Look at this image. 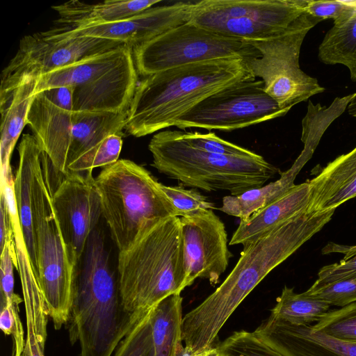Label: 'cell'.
<instances>
[{"mask_svg": "<svg viewBox=\"0 0 356 356\" xmlns=\"http://www.w3.org/2000/svg\"><path fill=\"white\" fill-rule=\"evenodd\" d=\"M334 211L307 208L243 248L220 286L183 317L185 347L196 353L214 346L219 331L241 302L270 272L318 232Z\"/></svg>", "mask_w": 356, "mask_h": 356, "instance_id": "1", "label": "cell"}, {"mask_svg": "<svg viewBox=\"0 0 356 356\" xmlns=\"http://www.w3.org/2000/svg\"><path fill=\"white\" fill-rule=\"evenodd\" d=\"M252 78L241 58L195 63L145 76L138 83L128 108L124 130L143 137L173 127L205 98Z\"/></svg>", "mask_w": 356, "mask_h": 356, "instance_id": "2", "label": "cell"}, {"mask_svg": "<svg viewBox=\"0 0 356 356\" xmlns=\"http://www.w3.org/2000/svg\"><path fill=\"white\" fill-rule=\"evenodd\" d=\"M78 269L68 324L69 338L80 346L79 356H113L141 317L123 305L118 275L100 232L90 236Z\"/></svg>", "mask_w": 356, "mask_h": 356, "instance_id": "3", "label": "cell"}, {"mask_svg": "<svg viewBox=\"0 0 356 356\" xmlns=\"http://www.w3.org/2000/svg\"><path fill=\"white\" fill-rule=\"evenodd\" d=\"M118 277L124 307L136 317L181 293L186 274L179 217L147 222L133 243L119 251Z\"/></svg>", "mask_w": 356, "mask_h": 356, "instance_id": "4", "label": "cell"}, {"mask_svg": "<svg viewBox=\"0 0 356 356\" xmlns=\"http://www.w3.org/2000/svg\"><path fill=\"white\" fill-rule=\"evenodd\" d=\"M152 165L182 185L206 192L226 191L238 195L263 186L280 170L261 155L225 156L192 147L182 131L165 130L154 134L148 145Z\"/></svg>", "mask_w": 356, "mask_h": 356, "instance_id": "5", "label": "cell"}, {"mask_svg": "<svg viewBox=\"0 0 356 356\" xmlns=\"http://www.w3.org/2000/svg\"><path fill=\"white\" fill-rule=\"evenodd\" d=\"M51 168L48 156L42 151L34 171L32 215L38 279L48 316L54 328L59 330L69 320L79 268L65 241L53 204Z\"/></svg>", "mask_w": 356, "mask_h": 356, "instance_id": "6", "label": "cell"}, {"mask_svg": "<svg viewBox=\"0 0 356 356\" xmlns=\"http://www.w3.org/2000/svg\"><path fill=\"white\" fill-rule=\"evenodd\" d=\"M102 216L119 251L127 249L149 220L177 216L161 183L144 167L119 159L95 178Z\"/></svg>", "mask_w": 356, "mask_h": 356, "instance_id": "7", "label": "cell"}, {"mask_svg": "<svg viewBox=\"0 0 356 356\" xmlns=\"http://www.w3.org/2000/svg\"><path fill=\"white\" fill-rule=\"evenodd\" d=\"M322 21L305 12L283 33L265 40L248 41L261 56L245 59L246 65L255 78L261 79L266 92L282 108H291L325 90L299 64L305 38Z\"/></svg>", "mask_w": 356, "mask_h": 356, "instance_id": "8", "label": "cell"}, {"mask_svg": "<svg viewBox=\"0 0 356 356\" xmlns=\"http://www.w3.org/2000/svg\"><path fill=\"white\" fill-rule=\"evenodd\" d=\"M132 51L138 74L143 77L195 63L261 56L245 40L223 36L191 22L136 46Z\"/></svg>", "mask_w": 356, "mask_h": 356, "instance_id": "9", "label": "cell"}, {"mask_svg": "<svg viewBox=\"0 0 356 356\" xmlns=\"http://www.w3.org/2000/svg\"><path fill=\"white\" fill-rule=\"evenodd\" d=\"M307 0H202L189 22L223 36L253 41L286 31L306 12Z\"/></svg>", "mask_w": 356, "mask_h": 356, "instance_id": "10", "label": "cell"}, {"mask_svg": "<svg viewBox=\"0 0 356 356\" xmlns=\"http://www.w3.org/2000/svg\"><path fill=\"white\" fill-rule=\"evenodd\" d=\"M255 78L233 83L205 98L179 118L175 127L230 131L286 115Z\"/></svg>", "mask_w": 356, "mask_h": 356, "instance_id": "11", "label": "cell"}, {"mask_svg": "<svg viewBox=\"0 0 356 356\" xmlns=\"http://www.w3.org/2000/svg\"><path fill=\"white\" fill-rule=\"evenodd\" d=\"M125 44L108 39L75 36L55 38L43 32L24 36L1 74L0 104L27 78L38 79L55 70L102 54Z\"/></svg>", "mask_w": 356, "mask_h": 356, "instance_id": "12", "label": "cell"}, {"mask_svg": "<svg viewBox=\"0 0 356 356\" xmlns=\"http://www.w3.org/2000/svg\"><path fill=\"white\" fill-rule=\"evenodd\" d=\"M53 204L65 241L78 265L102 216L92 172L62 175L54 190Z\"/></svg>", "mask_w": 356, "mask_h": 356, "instance_id": "13", "label": "cell"}, {"mask_svg": "<svg viewBox=\"0 0 356 356\" xmlns=\"http://www.w3.org/2000/svg\"><path fill=\"white\" fill-rule=\"evenodd\" d=\"M183 239L185 288L196 278L219 283L232 256L227 233L220 218L209 209L194 216L180 217Z\"/></svg>", "mask_w": 356, "mask_h": 356, "instance_id": "14", "label": "cell"}, {"mask_svg": "<svg viewBox=\"0 0 356 356\" xmlns=\"http://www.w3.org/2000/svg\"><path fill=\"white\" fill-rule=\"evenodd\" d=\"M193 2L153 6L126 19L80 28L58 27L43 33L51 37L90 36L121 42L132 49L189 22Z\"/></svg>", "mask_w": 356, "mask_h": 356, "instance_id": "15", "label": "cell"}, {"mask_svg": "<svg viewBox=\"0 0 356 356\" xmlns=\"http://www.w3.org/2000/svg\"><path fill=\"white\" fill-rule=\"evenodd\" d=\"M133 51L117 65L85 85L74 88L73 111L122 113L128 110L137 86Z\"/></svg>", "mask_w": 356, "mask_h": 356, "instance_id": "16", "label": "cell"}, {"mask_svg": "<svg viewBox=\"0 0 356 356\" xmlns=\"http://www.w3.org/2000/svg\"><path fill=\"white\" fill-rule=\"evenodd\" d=\"M73 113V110L63 108L38 92L27 117V124L40 148L48 156L54 170L60 175L69 173L67 160Z\"/></svg>", "mask_w": 356, "mask_h": 356, "instance_id": "17", "label": "cell"}, {"mask_svg": "<svg viewBox=\"0 0 356 356\" xmlns=\"http://www.w3.org/2000/svg\"><path fill=\"white\" fill-rule=\"evenodd\" d=\"M254 332L284 356H356V343L314 332L311 325H296L269 316Z\"/></svg>", "mask_w": 356, "mask_h": 356, "instance_id": "18", "label": "cell"}, {"mask_svg": "<svg viewBox=\"0 0 356 356\" xmlns=\"http://www.w3.org/2000/svg\"><path fill=\"white\" fill-rule=\"evenodd\" d=\"M127 111L122 113L74 111L67 160L69 172H92L93 156L105 138L123 135Z\"/></svg>", "mask_w": 356, "mask_h": 356, "instance_id": "19", "label": "cell"}, {"mask_svg": "<svg viewBox=\"0 0 356 356\" xmlns=\"http://www.w3.org/2000/svg\"><path fill=\"white\" fill-rule=\"evenodd\" d=\"M310 199L309 181L295 185L284 195L257 210L248 218L240 220L229 244H241L243 248H247L307 209Z\"/></svg>", "mask_w": 356, "mask_h": 356, "instance_id": "20", "label": "cell"}, {"mask_svg": "<svg viewBox=\"0 0 356 356\" xmlns=\"http://www.w3.org/2000/svg\"><path fill=\"white\" fill-rule=\"evenodd\" d=\"M309 183L310 210L336 209L356 197V146L330 162Z\"/></svg>", "mask_w": 356, "mask_h": 356, "instance_id": "21", "label": "cell"}, {"mask_svg": "<svg viewBox=\"0 0 356 356\" xmlns=\"http://www.w3.org/2000/svg\"><path fill=\"white\" fill-rule=\"evenodd\" d=\"M33 135L25 134L18 145L19 163L14 193L23 239L38 277L36 245L33 225L32 186L35 165L41 154Z\"/></svg>", "mask_w": 356, "mask_h": 356, "instance_id": "22", "label": "cell"}, {"mask_svg": "<svg viewBox=\"0 0 356 356\" xmlns=\"http://www.w3.org/2000/svg\"><path fill=\"white\" fill-rule=\"evenodd\" d=\"M161 0H109L89 4L71 0L52 6L58 15L56 22L63 27L80 28L118 22L159 3Z\"/></svg>", "mask_w": 356, "mask_h": 356, "instance_id": "23", "label": "cell"}, {"mask_svg": "<svg viewBox=\"0 0 356 356\" xmlns=\"http://www.w3.org/2000/svg\"><path fill=\"white\" fill-rule=\"evenodd\" d=\"M38 79L27 78L0 104L1 113V173L12 170L10 157L22 131L27 124V117L35 95Z\"/></svg>", "mask_w": 356, "mask_h": 356, "instance_id": "24", "label": "cell"}, {"mask_svg": "<svg viewBox=\"0 0 356 356\" xmlns=\"http://www.w3.org/2000/svg\"><path fill=\"white\" fill-rule=\"evenodd\" d=\"M131 50L124 44L42 75L38 78L35 94L53 88H75L90 83L117 65Z\"/></svg>", "mask_w": 356, "mask_h": 356, "instance_id": "25", "label": "cell"}, {"mask_svg": "<svg viewBox=\"0 0 356 356\" xmlns=\"http://www.w3.org/2000/svg\"><path fill=\"white\" fill-rule=\"evenodd\" d=\"M306 163L305 159L298 156L289 169L280 172V177L276 181L238 195L225 196L219 210L240 220L248 218L253 213L291 189L296 185V176Z\"/></svg>", "mask_w": 356, "mask_h": 356, "instance_id": "26", "label": "cell"}, {"mask_svg": "<svg viewBox=\"0 0 356 356\" xmlns=\"http://www.w3.org/2000/svg\"><path fill=\"white\" fill-rule=\"evenodd\" d=\"M182 301L181 293H174L152 308L149 323L154 356H176L184 346Z\"/></svg>", "mask_w": 356, "mask_h": 356, "instance_id": "27", "label": "cell"}, {"mask_svg": "<svg viewBox=\"0 0 356 356\" xmlns=\"http://www.w3.org/2000/svg\"><path fill=\"white\" fill-rule=\"evenodd\" d=\"M318 57L327 65H344L350 79L356 82V12L344 23L328 30L318 47Z\"/></svg>", "mask_w": 356, "mask_h": 356, "instance_id": "28", "label": "cell"}, {"mask_svg": "<svg viewBox=\"0 0 356 356\" xmlns=\"http://www.w3.org/2000/svg\"><path fill=\"white\" fill-rule=\"evenodd\" d=\"M330 306L325 301L308 297L304 293H297L293 288L285 286L270 316L292 325H311L325 315Z\"/></svg>", "mask_w": 356, "mask_h": 356, "instance_id": "29", "label": "cell"}, {"mask_svg": "<svg viewBox=\"0 0 356 356\" xmlns=\"http://www.w3.org/2000/svg\"><path fill=\"white\" fill-rule=\"evenodd\" d=\"M354 95L353 93L337 97L328 108L321 106L320 104L315 105L309 101L307 113L302 122L301 140L304 143V149L300 154L301 156L307 161L312 158L326 129L344 112Z\"/></svg>", "mask_w": 356, "mask_h": 356, "instance_id": "30", "label": "cell"}, {"mask_svg": "<svg viewBox=\"0 0 356 356\" xmlns=\"http://www.w3.org/2000/svg\"><path fill=\"white\" fill-rule=\"evenodd\" d=\"M311 327L334 339L356 343V302L329 310Z\"/></svg>", "mask_w": 356, "mask_h": 356, "instance_id": "31", "label": "cell"}, {"mask_svg": "<svg viewBox=\"0 0 356 356\" xmlns=\"http://www.w3.org/2000/svg\"><path fill=\"white\" fill-rule=\"evenodd\" d=\"M216 346L220 356H284L254 331L235 332Z\"/></svg>", "mask_w": 356, "mask_h": 356, "instance_id": "32", "label": "cell"}, {"mask_svg": "<svg viewBox=\"0 0 356 356\" xmlns=\"http://www.w3.org/2000/svg\"><path fill=\"white\" fill-rule=\"evenodd\" d=\"M161 188L172 202L177 217H190L202 211L215 209L214 203L194 189H186L181 186H165Z\"/></svg>", "mask_w": 356, "mask_h": 356, "instance_id": "33", "label": "cell"}, {"mask_svg": "<svg viewBox=\"0 0 356 356\" xmlns=\"http://www.w3.org/2000/svg\"><path fill=\"white\" fill-rule=\"evenodd\" d=\"M151 309L134 325L113 356H154L149 323Z\"/></svg>", "mask_w": 356, "mask_h": 356, "instance_id": "34", "label": "cell"}, {"mask_svg": "<svg viewBox=\"0 0 356 356\" xmlns=\"http://www.w3.org/2000/svg\"><path fill=\"white\" fill-rule=\"evenodd\" d=\"M17 255L15 236L1 250L0 305L20 304L24 300L14 291V268L17 269Z\"/></svg>", "mask_w": 356, "mask_h": 356, "instance_id": "35", "label": "cell"}, {"mask_svg": "<svg viewBox=\"0 0 356 356\" xmlns=\"http://www.w3.org/2000/svg\"><path fill=\"white\" fill-rule=\"evenodd\" d=\"M182 136L192 147L207 152L232 156H252L256 154L254 152L220 138L212 132L182 131Z\"/></svg>", "mask_w": 356, "mask_h": 356, "instance_id": "36", "label": "cell"}, {"mask_svg": "<svg viewBox=\"0 0 356 356\" xmlns=\"http://www.w3.org/2000/svg\"><path fill=\"white\" fill-rule=\"evenodd\" d=\"M308 297L343 307L356 302V280L337 282L321 286H312L303 292Z\"/></svg>", "mask_w": 356, "mask_h": 356, "instance_id": "37", "label": "cell"}, {"mask_svg": "<svg viewBox=\"0 0 356 356\" xmlns=\"http://www.w3.org/2000/svg\"><path fill=\"white\" fill-rule=\"evenodd\" d=\"M356 12V0L314 1L307 0L306 13L325 20L332 19L333 25L348 20Z\"/></svg>", "mask_w": 356, "mask_h": 356, "instance_id": "38", "label": "cell"}, {"mask_svg": "<svg viewBox=\"0 0 356 356\" xmlns=\"http://www.w3.org/2000/svg\"><path fill=\"white\" fill-rule=\"evenodd\" d=\"M19 304L10 303L0 305V328L6 335H10L13 339L11 356H22L26 339L20 317Z\"/></svg>", "mask_w": 356, "mask_h": 356, "instance_id": "39", "label": "cell"}, {"mask_svg": "<svg viewBox=\"0 0 356 356\" xmlns=\"http://www.w3.org/2000/svg\"><path fill=\"white\" fill-rule=\"evenodd\" d=\"M356 280V254L335 263L322 267L318 273V278L312 285L321 286L325 284Z\"/></svg>", "mask_w": 356, "mask_h": 356, "instance_id": "40", "label": "cell"}, {"mask_svg": "<svg viewBox=\"0 0 356 356\" xmlns=\"http://www.w3.org/2000/svg\"><path fill=\"white\" fill-rule=\"evenodd\" d=\"M15 236L13 218L8 201L5 193L1 191L0 197V243L1 250L8 241Z\"/></svg>", "mask_w": 356, "mask_h": 356, "instance_id": "41", "label": "cell"}, {"mask_svg": "<svg viewBox=\"0 0 356 356\" xmlns=\"http://www.w3.org/2000/svg\"><path fill=\"white\" fill-rule=\"evenodd\" d=\"M74 87L63 86L53 88L42 92L49 100L66 109L73 110V94Z\"/></svg>", "mask_w": 356, "mask_h": 356, "instance_id": "42", "label": "cell"}, {"mask_svg": "<svg viewBox=\"0 0 356 356\" xmlns=\"http://www.w3.org/2000/svg\"><path fill=\"white\" fill-rule=\"evenodd\" d=\"M176 356H219V352L217 346H213L196 353L192 352L185 346H183Z\"/></svg>", "mask_w": 356, "mask_h": 356, "instance_id": "43", "label": "cell"}, {"mask_svg": "<svg viewBox=\"0 0 356 356\" xmlns=\"http://www.w3.org/2000/svg\"><path fill=\"white\" fill-rule=\"evenodd\" d=\"M347 108L349 115L356 118V92H355V95L348 104Z\"/></svg>", "mask_w": 356, "mask_h": 356, "instance_id": "44", "label": "cell"}, {"mask_svg": "<svg viewBox=\"0 0 356 356\" xmlns=\"http://www.w3.org/2000/svg\"><path fill=\"white\" fill-rule=\"evenodd\" d=\"M346 252L350 255L353 256L356 254V245L351 247H346Z\"/></svg>", "mask_w": 356, "mask_h": 356, "instance_id": "45", "label": "cell"}, {"mask_svg": "<svg viewBox=\"0 0 356 356\" xmlns=\"http://www.w3.org/2000/svg\"><path fill=\"white\" fill-rule=\"evenodd\" d=\"M219 356H220V354H219Z\"/></svg>", "mask_w": 356, "mask_h": 356, "instance_id": "46", "label": "cell"}]
</instances>
